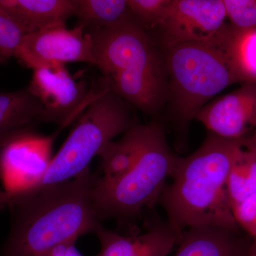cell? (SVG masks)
<instances>
[{
  "mask_svg": "<svg viewBox=\"0 0 256 256\" xmlns=\"http://www.w3.org/2000/svg\"><path fill=\"white\" fill-rule=\"evenodd\" d=\"M242 140H229L208 132L191 156H178L171 178L159 202L166 223L182 236L196 226H216L238 230L227 192L230 168Z\"/></svg>",
  "mask_w": 256,
  "mask_h": 256,
  "instance_id": "cell-1",
  "label": "cell"
},
{
  "mask_svg": "<svg viewBox=\"0 0 256 256\" xmlns=\"http://www.w3.org/2000/svg\"><path fill=\"white\" fill-rule=\"evenodd\" d=\"M98 178L88 169L73 180L15 202L11 206L15 215L4 256H37L95 233L101 220L92 192Z\"/></svg>",
  "mask_w": 256,
  "mask_h": 256,
  "instance_id": "cell-2",
  "label": "cell"
},
{
  "mask_svg": "<svg viewBox=\"0 0 256 256\" xmlns=\"http://www.w3.org/2000/svg\"><path fill=\"white\" fill-rule=\"evenodd\" d=\"M224 30L206 41L161 48L168 78L165 108L181 132L188 131L196 114L217 94L233 84H242L222 44Z\"/></svg>",
  "mask_w": 256,
  "mask_h": 256,
  "instance_id": "cell-3",
  "label": "cell"
},
{
  "mask_svg": "<svg viewBox=\"0 0 256 256\" xmlns=\"http://www.w3.org/2000/svg\"><path fill=\"white\" fill-rule=\"evenodd\" d=\"M132 106L116 95L102 80L92 100L30 195L69 181L89 169V164L114 138L134 124Z\"/></svg>",
  "mask_w": 256,
  "mask_h": 256,
  "instance_id": "cell-4",
  "label": "cell"
},
{
  "mask_svg": "<svg viewBox=\"0 0 256 256\" xmlns=\"http://www.w3.org/2000/svg\"><path fill=\"white\" fill-rule=\"evenodd\" d=\"M148 124L146 140L136 163L126 174L110 184L96 182L92 198L100 220H132L146 207L159 202L178 156L170 150L164 126Z\"/></svg>",
  "mask_w": 256,
  "mask_h": 256,
  "instance_id": "cell-5",
  "label": "cell"
},
{
  "mask_svg": "<svg viewBox=\"0 0 256 256\" xmlns=\"http://www.w3.org/2000/svg\"><path fill=\"white\" fill-rule=\"evenodd\" d=\"M87 32L92 40V65L104 78L120 72L166 74L162 50L133 20Z\"/></svg>",
  "mask_w": 256,
  "mask_h": 256,
  "instance_id": "cell-6",
  "label": "cell"
},
{
  "mask_svg": "<svg viewBox=\"0 0 256 256\" xmlns=\"http://www.w3.org/2000/svg\"><path fill=\"white\" fill-rule=\"evenodd\" d=\"M223 0H172L163 21L150 34L160 48L215 38L226 26Z\"/></svg>",
  "mask_w": 256,
  "mask_h": 256,
  "instance_id": "cell-7",
  "label": "cell"
},
{
  "mask_svg": "<svg viewBox=\"0 0 256 256\" xmlns=\"http://www.w3.org/2000/svg\"><path fill=\"white\" fill-rule=\"evenodd\" d=\"M28 86L44 110L43 122L65 127L72 122L92 100L95 90L70 75L65 64H52L33 69Z\"/></svg>",
  "mask_w": 256,
  "mask_h": 256,
  "instance_id": "cell-8",
  "label": "cell"
},
{
  "mask_svg": "<svg viewBox=\"0 0 256 256\" xmlns=\"http://www.w3.org/2000/svg\"><path fill=\"white\" fill-rule=\"evenodd\" d=\"M15 58L32 70L52 64L92 65V37L80 26H52L25 34Z\"/></svg>",
  "mask_w": 256,
  "mask_h": 256,
  "instance_id": "cell-9",
  "label": "cell"
},
{
  "mask_svg": "<svg viewBox=\"0 0 256 256\" xmlns=\"http://www.w3.org/2000/svg\"><path fill=\"white\" fill-rule=\"evenodd\" d=\"M54 140L53 136L28 131L0 148V178L4 191L22 194L36 184L52 161Z\"/></svg>",
  "mask_w": 256,
  "mask_h": 256,
  "instance_id": "cell-10",
  "label": "cell"
},
{
  "mask_svg": "<svg viewBox=\"0 0 256 256\" xmlns=\"http://www.w3.org/2000/svg\"><path fill=\"white\" fill-rule=\"evenodd\" d=\"M208 132L242 140L256 130V82H245L205 106L195 118Z\"/></svg>",
  "mask_w": 256,
  "mask_h": 256,
  "instance_id": "cell-11",
  "label": "cell"
},
{
  "mask_svg": "<svg viewBox=\"0 0 256 256\" xmlns=\"http://www.w3.org/2000/svg\"><path fill=\"white\" fill-rule=\"evenodd\" d=\"M111 92L150 116L164 110L168 100L166 74L120 72L104 78Z\"/></svg>",
  "mask_w": 256,
  "mask_h": 256,
  "instance_id": "cell-12",
  "label": "cell"
},
{
  "mask_svg": "<svg viewBox=\"0 0 256 256\" xmlns=\"http://www.w3.org/2000/svg\"><path fill=\"white\" fill-rule=\"evenodd\" d=\"M76 4L77 0H0V10L28 34L66 25Z\"/></svg>",
  "mask_w": 256,
  "mask_h": 256,
  "instance_id": "cell-13",
  "label": "cell"
},
{
  "mask_svg": "<svg viewBox=\"0 0 256 256\" xmlns=\"http://www.w3.org/2000/svg\"><path fill=\"white\" fill-rule=\"evenodd\" d=\"M178 244L175 256H250L252 242L238 230L204 225L186 229Z\"/></svg>",
  "mask_w": 256,
  "mask_h": 256,
  "instance_id": "cell-14",
  "label": "cell"
},
{
  "mask_svg": "<svg viewBox=\"0 0 256 256\" xmlns=\"http://www.w3.org/2000/svg\"><path fill=\"white\" fill-rule=\"evenodd\" d=\"M43 120L41 102L28 86L0 92V148L18 134L31 131L34 124Z\"/></svg>",
  "mask_w": 256,
  "mask_h": 256,
  "instance_id": "cell-15",
  "label": "cell"
},
{
  "mask_svg": "<svg viewBox=\"0 0 256 256\" xmlns=\"http://www.w3.org/2000/svg\"><path fill=\"white\" fill-rule=\"evenodd\" d=\"M148 124H134L118 141H112L102 150L101 158L102 176L98 182H114L128 172L136 163L144 144Z\"/></svg>",
  "mask_w": 256,
  "mask_h": 256,
  "instance_id": "cell-16",
  "label": "cell"
},
{
  "mask_svg": "<svg viewBox=\"0 0 256 256\" xmlns=\"http://www.w3.org/2000/svg\"><path fill=\"white\" fill-rule=\"evenodd\" d=\"M222 40L242 84L256 82V30H237L227 24Z\"/></svg>",
  "mask_w": 256,
  "mask_h": 256,
  "instance_id": "cell-17",
  "label": "cell"
},
{
  "mask_svg": "<svg viewBox=\"0 0 256 256\" xmlns=\"http://www.w3.org/2000/svg\"><path fill=\"white\" fill-rule=\"evenodd\" d=\"M76 26L102 30L132 20L128 0H77Z\"/></svg>",
  "mask_w": 256,
  "mask_h": 256,
  "instance_id": "cell-18",
  "label": "cell"
},
{
  "mask_svg": "<svg viewBox=\"0 0 256 256\" xmlns=\"http://www.w3.org/2000/svg\"><path fill=\"white\" fill-rule=\"evenodd\" d=\"M227 192L232 208L256 192V158L244 146L229 172Z\"/></svg>",
  "mask_w": 256,
  "mask_h": 256,
  "instance_id": "cell-19",
  "label": "cell"
},
{
  "mask_svg": "<svg viewBox=\"0 0 256 256\" xmlns=\"http://www.w3.org/2000/svg\"><path fill=\"white\" fill-rule=\"evenodd\" d=\"M182 236L168 225L154 226L142 234L140 246L134 256H168Z\"/></svg>",
  "mask_w": 256,
  "mask_h": 256,
  "instance_id": "cell-20",
  "label": "cell"
},
{
  "mask_svg": "<svg viewBox=\"0 0 256 256\" xmlns=\"http://www.w3.org/2000/svg\"><path fill=\"white\" fill-rule=\"evenodd\" d=\"M133 21L150 34L164 20L172 0H128Z\"/></svg>",
  "mask_w": 256,
  "mask_h": 256,
  "instance_id": "cell-21",
  "label": "cell"
},
{
  "mask_svg": "<svg viewBox=\"0 0 256 256\" xmlns=\"http://www.w3.org/2000/svg\"><path fill=\"white\" fill-rule=\"evenodd\" d=\"M100 250L94 256H134L140 246L142 235L127 236L106 229L100 224L95 232Z\"/></svg>",
  "mask_w": 256,
  "mask_h": 256,
  "instance_id": "cell-22",
  "label": "cell"
},
{
  "mask_svg": "<svg viewBox=\"0 0 256 256\" xmlns=\"http://www.w3.org/2000/svg\"><path fill=\"white\" fill-rule=\"evenodd\" d=\"M24 35L21 28L0 10V64H6L15 57Z\"/></svg>",
  "mask_w": 256,
  "mask_h": 256,
  "instance_id": "cell-23",
  "label": "cell"
},
{
  "mask_svg": "<svg viewBox=\"0 0 256 256\" xmlns=\"http://www.w3.org/2000/svg\"><path fill=\"white\" fill-rule=\"evenodd\" d=\"M226 18L237 30H256V0H223Z\"/></svg>",
  "mask_w": 256,
  "mask_h": 256,
  "instance_id": "cell-24",
  "label": "cell"
},
{
  "mask_svg": "<svg viewBox=\"0 0 256 256\" xmlns=\"http://www.w3.org/2000/svg\"><path fill=\"white\" fill-rule=\"evenodd\" d=\"M232 212L238 228L256 240V192L234 206Z\"/></svg>",
  "mask_w": 256,
  "mask_h": 256,
  "instance_id": "cell-25",
  "label": "cell"
},
{
  "mask_svg": "<svg viewBox=\"0 0 256 256\" xmlns=\"http://www.w3.org/2000/svg\"><path fill=\"white\" fill-rule=\"evenodd\" d=\"M37 256H84L76 246V242H66L52 248Z\"/></svg>",
  "mask_w": 256,
  "mask_h": 256,
  "instance_id": "cell-26",
  "label": "cell"
},
{
  "mask_svg": "<svg viewBox=\"0 0 256 256\" xmlns=\"http://www.w3.org/2000/svg\"><path fill=\"white\" fill-rule=\"evenodd\" d=\"M22 197L20 193H13L6 191L0 192V206H11L15 202H18Z\"/></svg>",
  "mask_w": 256,
  "mask_h": 256,
  "instance_id": "cell-27",
  "label": "cell"
},
{
  "mask_svg": "<svg viewBox=\"0 0 256 256\" xmlns=\"http://www.w3.org/2000/svg\"><path fill=\"white\" fill-rule=\"evenodd\" d=\"M242 146L256 158V130L248 137L242 140Z\"/></svg>",
  "mask_w": 256,
  "mask_h": 256,
  "instance_id": "cell-28",
  "label": "cell"
},
{
  "mask_svg": "<svg viewBox=\"0 0 256 256\" xmlns=\"http://www.w3.org/2000/svg\"><path fill=\"white\" fill-rule=\"evenodd\" d=\"M249 255L250 256H256V240H252V244H250Z\"/></svg>",
  "mask_w": 256,
  "mask_h": 256,
  "instance_id": "cell-29",
  "label": "cell"
}]
</instances>
